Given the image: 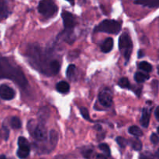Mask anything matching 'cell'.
<instances>
[{"label":"cell","mask_w":159,"mask_h":159,"mask_svg":"<svg viewBox=\"0 0 159 159\" xmlns=\"http://www.w3.org/2000/svg\"><path fill=\"white\" fill-rule=\"evenodd\" d=\"M0 79H9L18 84L20 87H26L28 81L23 72L11 63L9 59L0 55Z\"/></svg>","instance_id":"1"},{"label":"cell","mask_w":159,"mask_h":159,"mask_svg":"<svg viewBox=\"0 0 159 159\" xmlns=\"http://www.w3.org/2000/svg\"><path fill=\"white\" fill-rule=\"evenodd\" d=\"M34 120L32 119L28 123V129L30 133L33 136L34 139L37 141H44L48 137V131L44 123H35L34 124Z\"/></svg>","instance_id":"2"},{"label":"cell","mask_w":159,"mask_h":159,"mask_svg":"<svg viewBox=\"0 0 159 159\" xmlns=\"http://www.w3.org/2000/svg\"><path fill=\"white\" fill-rule=\"evenodd\" d=\"M121 30V23L113 20H105L96 26L95 32H104L107 34H117Z\"/></svg>","instance_id":"3"},{"label":"cell","mask_w":159,"mask_h":159,"mask_svg":"<svg viewBox=\"0 0 159 159\" xmlns=\"http://www.w3.org/2000/svg\"><path fill=\"white\" fill-rule=\"evenodd\" d=\"M119 49L126 61H129L133 51V42L130 36L127 33H124L120 37Z\"/></svg>","instance_id":"4"},{"label":"cell","mask_w":159,"mask_h":159,"mask_svg":"<svg viewBox=\"0 0 159 159\" xmlns=\"http://www.w3.org/2000/svg\"><path fill=\"white\" fill-rule=\"evenodd\" d=\"M38 11L43 17L51 18L57 14L58 7L54 0H40L38 5Z\"/></svg>","instance_id":"5"},{"label":"cell","mask_w":159,"mask_h":159,"mask_svg":"<svg viewBox=\"0 0 159 159\" xmlns=\"http://www.w3.org/2000/svg\"><path fill=\"white\" fill-rule=\"evenodd\" d=\"M19 149L17 151V156L20 158H25L30 154V147L28 140L25 137H20L18 139Z\"/></svg>","instance_id":"6"},{"label":"cell","mask_w":159,"mask_h":159,"mask_svg":"<svg viewBox=\"0 0 159 159\" xmlns=\"http://www.w3.org/2000/svg\"><path fill=\"white\" fill-rule=\"evenodd\" d=\"M99 101L102 105L105 107H110L113 103V96H112V92L110 89L105 88L101 90L99 94Z\"/></svg>","instance_id":"7"},{"label":"cell","mask_w":159,"mask_h":159,"mask_svg":"<svg viewBox=\"0 0 159 159\" xmlns=\"http://www.w3.org/2000/svg\"><path fill=\"white\" fill-rule=\"evenodd\" d=\"M61 17L63 19L64 26L66 30L72 29L75 26V18L71 12H68V11H63L61 13Z\"/></svg>","instance_id":"8"},{"label":"cell","mask_w":159,"mask_h":159,"mask_svg":"<svg viewBox=\"0 0 159 159\" xmlns=\"http://www.w3.org/2000/svg\"><path fill=\"white\" fill-rule=\"evenodd\" d=\"M16 92L12 88L6 84L0 86V98L3 100H12L15 98Z\"/></svg>","instance_id":"9"},{"label":"cell","mask_w":159,"mask_h":159,"mask_svg":"<svg viewBox=\"0 0 159 159\" xmlns=\"http://www.w3.org/2000/svg\"><path fill=\"white\" fill-rule=\"evenodd\" d=\"M151 112H152V110L148 108H143L142 115H141V124L143 127H148L149 123H150Z\"/></svg>","instance_id":"10"},{"label":"cell","mask_w":159,"mask_h":159,"mask_svg":"<svg viewBox=\"0 0 159 159\" xmlns=\"http://www.w3.org/2000/svg\"><path fill=\"white\" fill-rule=\"evenodd\" d=\"M134 3L148 8L159 7V0H135Z\"/></svg>","instance_id":"11"},{"label":"cell","mask_w":159,"mask_h":159,"mask_svg":"<svg viewBox=\"0 0 159 159\" xmlns=\"http://www.w3.org/2000/svg\"><path fill=\"white\" fill-rule=\"evenodd\" d=\"M10 14L8 0H0V17L6 18Z\"/></svg>","instance_id":"12"},{"label":"cell","mask_w":159,"mask_h":159,"mask_svg":"<svg viewBox=\"0 0 159 159\" xmlns=\"http://www.w3.org/2000/svg\"><path fill=\"white\" fill-rule=\"evenodd\" d=\"M113 48V39L111 37H108L106 39L102 44L101 45V50L102 52L108 53L110 51H112Z\"/></svg>","instance_id":"13"},{"label":"cell","mask_w":159,"mask_h":159,"mask_svg":"<svg viewBox=\"0 0 159 159\" xmlns=\"http://www.w3.org/2000/svg\"><path fill=\"white\" fill-rule=\"evenodd\" d=\"M56 89L58 92L60 93H68L70 90V86L65 81H61V82L57 83V85H56Z\"/></svg>","instance_id":"14"},{"label":"cell","mask_w":159,"mask_h":159,"mask_svg":"<svg viewBox=\"0 0 159 159\" xmlns=\"http://www.w3.org/2000/svg\"><path fill=\"white\" fill-rule=\"evenodd\" d=\"M61 69V63L57 60H52L50 63L51 74H57Z\"/></svg>","instance_id":"15"},{"label":"cell","mask_w":159,"mask_h":159,"mask_svg":"<svg viewBox=\"0 0 159 159\" xmlns=\"http://www.w3.org/2000/svg\"><path fill=\"white\" fill-rule=\"evenodd\" d=\"M49 140H50V143L51 144L52 147L54 148V147L56 146V144H57V140H58V134H57V131L54 130V129L50 131Z\"/></svg>","instance_id":"16"},{"label":"cell","mask_w":159,"mask_h":159,"mask_svg":"<svg viewBox=\"0 0 159 159\" xmlns=\"http://www.w3.org/2000/svg\"><path fill=\"white\" fill-rule=\"evenodd\" d=\"M76 75V67L75 65H68L66 71V76L70 80H73Z\"/></svg>","instance_id":"17"},{"label":"cell","mask_w":159,"mask_h":159,"mask_svg":"<svg viewBox=\"0 0 159 159\" xmlns=\"http://www.w3.org/2000/svg\"><path fill=\"white\" fill-rule=\"evenodd\" d=\"M149 78H150V76H149L148 74L141 73V72L136 73L134 75V80H136V82L138 83L144 82L146 80H148Z\"/></svg>","instance_id":"18"},{"label":"cell","mask_w":159,"mask_h":159,"mask_svg":"<svg viewBox=\"0 0 159 159\" xmlns=\"http://www.w3.org/2000/svg\"><path fill=\"white\" fill-rule=\"evenodd\" d=\"M10 126L12 129H20L22 126L21 120L16 116L12 117L10 120Z\"/></svg>","instance_id":"19"},{"label":"cell","mask_w":159,"mask_h":159,"mask_svg":"<svg viewBox=\"0 0 159 159\" xmlns=\"http://www.w3.org/2000/svg\"><path fill=\"white\" fill-rule=\"evenodd\" d=\"M129 132L135 137H141L143 136V132L138 126H132L129 128Z\"/></svg>","instance_id":"20"},{"label":"cell","mask_w":159,"mask_h":159,"mask_svg":"<svg viewBox=\"0 0 159 159\" xmlns=\"http://www.w3.org/2000/svg\"><path fill=\"white\" fill-rule=\"evenodd\" d=\"M118 85L120 86L122 88L125 89H130V84L129 82L128 79L127 77H122L118 82Z\"/></svg>","instance_id":"21"},{"label":"cell","mask_w":159,"mask_h":159,"mask_svg":"<svg viewBox=\"0 0 159 159\" xmlns=\"http://www.w3.org/2000/svg\"><path fill=\"white\" fill-rule=\"evenodd\" d=\"M139 68L147 73H150L152 70V65L148 62H141L139 64Z\"/></svg>","instance_id":"22"},{"label":"cell","mask_w":159,"mask_h":159,"mask_svg":"<svg viewBox=\"0 0 159 159\" xmlns=\"http://www.w3.org/2000/svg\"><path fill=\"white\" fill-rule=\"evenodd\" d=\"M131 146L135 151H141L142 148V143H141V140L138 139H134L131 140Z\"/></svg>","instance_id":"23"},{"label":"cell","mask_w":159,"mask_h":159,"mask_svg":"<svg viewBox=\"0 0 159 159\" xmlns=\"http://www.w3.org/2000/svg\"><path fill=\"white\" fill-rule=\"evenodd\" d=\"M140 159H159L158 154H154L152 153L146 152L141 154Z\"/></svg>","instance_id":"24"},{"label":"cell","mask_w":159,"mask_h":159,"mask_svg":"<svg viewBox=\"0 0 159 159\" xmlns=\"http://www.w3.org/2000/svg\"><path fill=\"white\" fill-rule=\"evenodd\" d=\"M99 148L104 152V154L107 156H110V148L107 143H101V144L99 145Z\"/></svg>","instance_id":"25"},{"label":"cell","mask_w":159,"mask_h":159,"mask_svg":"<svg viewBox=\"0 0 159 159\" xmlns=\"http://www.w3.org/2000/svg\"><path fill=\"white\" fill-rule=\"evenodd\" d=\"M80 112L81 114H82V117H83L85 119L88 120V121H92L91 118H90V115H89V111L86 108H83V107L81 108Z\"/></svg>","instance_id":"26"},{"label":"cell","mask_w":159,"mask_h":159,"mask_svg":"<svg viewBox=\"0 0 159 159\" xmlns=\"http://www.w3.org/2000/svg\"><path fill=\"white\" fill-rule=\"evenodd\" d=\"M116 142H117L118 144L120 145V147H121L123 148H124L127 144H128V141H127L125 138H124V137H118L116 139Z\"/></svg>","instance_id":"27"},{"label":"cell","mask_w":159,"mask_h":159,"mask_svg":"<svg viewBox=\"0 0 159 159\" xmlns=\"http://www.w3.org/2000/svg\"><path fill=\"white\" fill-rule=\"evenodd\" d=\"M2 137L4 138V140H7L8 137H9V131L8 129V128L6 126H2Z\"/></svg>","instance_id":"28"},{"label":"cell","mask_w":159,"mask_h":159,"mask_svg":"<svg viewBox=\"0 0 159 159\" xmlns=\"http://www.w3.org/2000/svg\"><path fill=\"white\" fill-rule=\"evenodd\" d=\"M151 141L154 144H158L159 142V137L156 133H152L151 136Z\"/></svg>","instance_id":"29"},{"label":"cell","mask_w":159,"mask_h":159,"mask_svg":"<svg viewBox=\"0 0 159 159\" xmlns=\"http://www.w3.org/2000/svg\"><path fill=\"white\" fill-rule=\"evenodd\" d=\"M91 154H92V150H87V151H85V152L83 153L84 156H85V157H87V158H89Z\"/></svg>","instance_id":"30"},{"label":"cell","mask_w":159,"mask_h":159,"mask_svg":"<svg viewBox=\"0 0 159 159\" xmlns=\"http://www.w3.org/2000/svg\"><path fill=\"white\" fill-rule=\"evenodd\" d=\"M155 118H156V119L159 122V106H158V107L156 108V109H155Z\"/></svg>","instance_id":"31"},{"label":"cell","mask_w":159,"mask_h":159,"mask_svg":"<svg viewBox=\"0 0 159 159\" xmlns=\"http://www.w3.org/2000/svg\"><path fill=\"white\" fill-rule=\"evenodd\" d=\"M96 159H107V158L106 157L105 155H103V154H99V155H97V157H96Z\"/></svg>","instance_id":"32"},{"label":"cell","mask_w":159,"mask_h":159,"mask_svg":"<svg viewBox=\"0 0 159 159\" xmlns=\"http://www.w3.org/2000/svg\"><path fill=\"white\" fill-rule=\"evenodd\" d=\"M144 56V51H142V50H140L139 51H138V58H141Z\"/></svg>","instance_id":"33"},{"label":"cell","mask_w":159,"mask_h":159,"mask_svg":"<svg viewBox=\"0 0 159 159\" xmlns=\"http://www.w3.org/2000/svg\"><path fill=\"white\" fill-rule=\"evenodd\" d=\"M66 1H68V2L71 3V5H74L75 4V0H66Z\"/></svg>","instance_id":"34"},{"label":"cell","mask_w":159,"mask_h":159,"mask_svg":"<svg viewBox=\"0 0 159 159\" xmlns=\"http://www.w3.org/2000/svg\"><path fill=\"white\" fill-rule=\"evenodd\" d=\"M0 159H6V156L3 155V154H2V155H0Z\"/></svg>","instance_id":"35"},{"label":"cell","mask_w":159,"mask_h":159,"mask_svg":"<svg viewBox=\"0 0 159 159\" xmlns=\"http://www.w3.org/2000/svg\"><path fill=\"white\" fill-rule=\"evenodd\" d=\"M158 75H159V65H158Z\"/></svg>","instance_id":"36"},{"label":"cell","mask_w":159,"mask_h":159,"mask_svg":"<svg viewBox=\"0 0 159 159\" xmlns=\"http://www.w3.org/2000/svg\"><path fill=\"white\" fill-rule=\"evenodd\" d=\"M157 131H158V134H159V126L158 127V129H157Z\"/></svg>","instance_id":"37"},{"label":"cell","mask_w":159,"mask_h":159,"mask_svg":"<svg viewBox=\"0 0 159 159\" xmlns=\"http://www.w3.org/2000/svg\"><path fill=\"white\" fill-rule=\"evenodd\" d=\"M158 155H159V149H158Z\"/></svg>","instance_id":"38"},{"label":"cell","mask_w":159,"mask_h":159,"mask_svg":"<svg viewBox=\"0 0 159 159\" xmlns=\"http://www.w3.org/2000/svg\"><path fill=\"white\" fill-rule=\"evenodd\" d=\"M83 1H85V0H83Z\"/></svg>","instance_id":"39"}]
</instances>
